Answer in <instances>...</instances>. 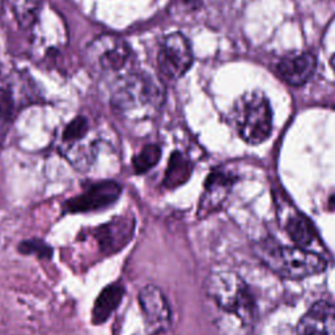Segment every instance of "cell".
<instances>
[{"label": "cell", "instance_id": "obj_1", "mask_svg": "<svg viewBox=\"0 0 335 335\" xmlns=\"http://www.w3.org/2000/svg\"><path fill=\"white\" fill-rule=\"evenodd\" d=\"M204 291L225 324H236L237 330L245 332L256 321L254 296L236 272L213 271L205 279Z\"/></svg>", "mask_w": 335, "mask_h": 335}, {"label": "cell", "instance_id": "obj_2", "mask_svg": "<svg viewBox=\"0 0 335 335\" xmlns=\"http://www.w3.org/2000/svg\"><path fill=\"white\" fill-rule=\"evenodd\" d=\"M165 98L164 87L145 72H134L118 80L110 97L117 116L131 121L151 118L160 110Z\"/></svg>", "mask_w": 335, "mask_h": 335}, {"label": "cell", "instance_id": "obj_3", "mask_svg": "<svg viewBox=\"0 0 335 335\" xmlns=\"http://www.w3.org/2000/svg\"><path fill=\"white\" fill-rule=\"evenodd\" d=\"M256 254L272 272L291 280L314 276L328 267L324 257L317 253L299 246L280 245L272 240L257 244Z\"/></svg>", "mask_w": 335, "mask_h": 335}, {"label": "cell", "instance_id": "obj_4", "mask_svg": "<svg viewBox=\"0 0 335 335\" xmlns=\"http://www.w3.org/2000/svg\"><path fill=\"white\" fill-rule=\"evenodd\" d=\"M231 121L245 143L261 144L272 131V110L268 98L261 92L244 93L234 102Z\"/></svg>", "mask_w": 335, "mask_h": 335}, {"label": "cell", "instance_id": "obj_5", "mask_svg": "<svg viewBox=\"0 0 335 335\" xmlns=\"http://www.w3.org/2000/svg\"><path fill=\"white\" fill-rule=\"evenodd\" d=\"M85 63L98 76L121 72L131 58L130 46L118 36L105 34L90 41L85 47Z\"/></svg>", "mask_w": 335, "mask_h": 335}, {"label": "cell", "instance_id": "obj_6", "mask_svg": "<svg viewBox=\"0 0 335 335\" xmlns=\"http://www.w3.org/2000/svg\"><path fill=\"white\" fill-rule=\"evenodd\" d=\"M194 55L188 38L181 33H172L162 41L157 54V66L168 80H178L188 72Z\"/></svg>", "mask_w": 335, "mask_h": 335}, {"label": "cell", "instance_id": "obj_7", "mask_svg": "<svg viewBox=\"0 0 335 335\" xmlns=\"http://www.w3.org/2000/svg\"><path fill=\"white\" fill-rule=\"evenodd\" d=\"M122 194V186L117 181L106 180L92 184L81 194L63 203L66 213H87L108 208L117 202Z\"/></svg>", "mask_w": 335, "mask_h": 335}, {"label": "cell", "instance_id": "obj_8", "mask_svg": "<svg viewBox=\"0 0 335 335\" xmlns=\"http://www.w3.org/2000/svg\"><path fill=\"white\" fill-rule=\"evenodd\" d=\"M137 300L148 332L156 334L169 328L172 314L161 289L153 284L144 285L139 292Z\"/></svg>", "mask_w": 335, "mask_h": 335}, {"label": "cell", "instance_id": "obj_9", "mask_svg": "<svg viewBox=\"0 0 335 335\" xmlns=\"http://www.w3.org/2000/svg\"><path fill=\"white\" fill-rule=\"evenodd\" d=\"M135 229V220L131 216H119L94 229L101 252L106 256L116 254L131 241Z\"/></svg>", "mask_w": 335, "mask_h": 335}, {"label": "cell", "instance_id": "obj_10", "mask_svg": "<svg viewBox=\"0 0 335 335\" xmlns=\"http://www.w3.org/2000/svg\"><path fill=\"white\" fill-rule=\"evenodd\" d=\"M234 177L227 172L213 170L204 184V191L199 202L198 216L205 217L221 207L227 199L231 188L233 186Z\"/></svg>", "mask_w": 335, "mask_h": 335}, {"label": "cell", "instance_id": "obj_11", "mask_svg": "<svg viewBox=\"0 0 335 335\" xmlns=\"http://www.w3.org/2000/svg\"><path fill=\"white\" fill-rule=\"evenodd\" d=\"M297 335H335V304L318 301L300 318Z\"/></svg>", "mask_w": 335, "mask_h": 335}, {"label": "cell", "instance_id": "obj_12", "mask_svg": "<svg viewBox=\"0 0 335 335\" xmlns=\"http://www.w3.org/2000/svg\"><path fill=\"white\" fill-rule=\"evenodd\" d=\"M317 67L316 57L310 53H300V54L288 55L281 59L277 65V75L284 80L285 83L293 87L303 85L309 81Z\"/></svg>", "mask_w": 335, "mask_h": 335}, {"label": "cell", "instance_id": "obj_13", "mask_svg": "<svg viewBox=\"0 0 335 335\" xmlns=\"http://www.w3.org/2000/svg\"><path fill=\"white\" fill-rule=\"evenodd\" d=\"M125 296V287L121 283H113L105 287L97 296L92 310L93 325H102L112 317Z\"/></svg>", "mask_w": 335, "mask_h": 335}, {"label": "cell", "instance_id": "obj_14", "mask_svg": "<svg viewBox=\"0 0 335 335\" xmlns=\"http://www.w3.org/2000/svg\"><path fill=\"white\" fill-rule=\"evenodd\" d=\"M193 173V164L181 152L176 151L170 156L166 173L164 177V186L168 189H176L185 182H188Z\"/></svg>", "mask_w": 335, "mask_h": 335}, {"label": "cell", "instance_id": "obj_15", "mask_svg": "<svg viewBox=\"0 0 335 335\" xmlns=\"http://www.w3.org/2000/svg\"><path fill=\"white\" fill-rule=\"evenodd\" d=\"M285 229L292 241L299 248L308 249L316 240L313 225L301 213H295L289 216L285 224Z\"/></svg>", "mask_w": 335, "mask_h": 335}, {"label": "cell", "instance_id": "obj_16", "mask_svg": "<svg viewBox=\"0 0 335 335\" xmlns=\"http://www.w3.org/2000/svg\"><path fill=\"white\" fill-rule=\"evenodd\" d=\"M160 157H161V149H160L159 145H145L136 156H134L133 166L135 173H147L148 170L152 169L160 161Z\"/></svg>", "mask_w": 335, "mask_h": 335}, {"label": "cell", "instance_id": "obj_17", "mask_svg": "<svg viewBox=\"0 0 335 335\" xmlns=\"http://www.w3.org/2000/svg\"><path fill=\"white\" fill-rule=\"evenodd\" d=\"M89 133V121L87 117L77 116L66 125L62 134V140L66 144H73V143H79L83 140L84 137L87 136Z\"/></svg>", "mask_w": 335, "mask_h": 335}, {"label": "cell", "instance_id": "obj_18", "mask_svg": "<svg viewBox=\"0 0 335 335\" xmlns=\"http://www.w3.org/2000/svg\"><path fill=\"white\" fill-rule=\"evenodd\" d=\"M18 252L21 254H28V256H36L40 260L50 261L53 257V248L47 245L44 240L40 238H32V240H25L20 242L18 245Z\"/></svg>", "mask_w": 335, "mask_h": 335}, {"label": "cell", "instance_id": "obj_19", "mask_svg": "<svg viewBox=\"0 0 335 335\" xmlns=\"http://www.w3.org/2000/svg\"><path fill=\"white\" fill-rule=\"evenodd\" d=\"M15 110V100L7 88H0V118L8 121Z\"/></svg>", "mask_w": 335, "mask_h": 335}, {"label": "cell", "instance_id": "obj_20", "mask_svg": "<svg viewBox=\"0 0 335 335\" xmlns=\"http://www.w3.org/2000/svg\"><path fill=\"white\" fill-rule=\"evenodd\" d=\"M182 1H184V3H186V4H189V5H193V7L199 3V0H182Z\"/></svg>", "mask_w": 335, "mask_h": 335}, {"label": "cell", "instance_id": "obj_21", "mask_svg": "<svg viewBox=\"0 0 335 335\" xmlns=\"http://www.w3.org/2000/svg\"><path fill=\"white\" fill-rule=\"evenodd\" d=\"M330 205H332L333 208L335 207V195H333L332 198H330Z\"/></svg>", "mask_w": 335, "mask_h": 335}, {"label": "cell", "instance_id": "obj_22", "mask_svg": "<svg viewBox=\"0 0 335 335\" xmlns=\"http://www.w3.org/2000/svg\"><path fill=\"white\" fill-rule=\"evenodd\" d=\"M330 65H332V67L334 68V71H335V55L333 57L332 59H330Z\"/></svg>", "mask_w": 335, "mask_h": 335}]
</instances>
